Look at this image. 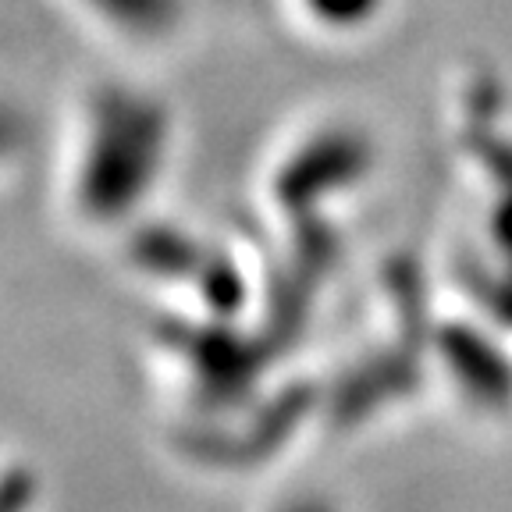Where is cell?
<instances>
[{"instance_id":"obj_2","label":"cell","mask_w":512,"mask_h":512,"mask_svg":"<svg viewBox=\"0 0 512 512\" xmlns=\"http://www.w3.org/2000/svg\"><path fill=\"white\" fill-rule=\"evenodd\" d=\"M370 168V146L352 128H324L310 136L281 164L274 178L278 203L288 210H310L328 192L349 189Z\"/></svg>"},{"instance_id":"obj_5","label":"cell","mask_w":512,"mask_h":512,"mask_svg":"<svg viewBox=\"0 0 512 512\" xmlns=\"http://www.w3.org/2000/svg\"><path fill=\"white\" fill-rule=\"evenodd\" d=\"M139 256H146V264H157L164 271H182L189 264V242L178 232H146L139 235Z\"/></svg>"},{"instance_id":"obj_3","label":"cell","mask_w":512,"mask_h":512,"mask_svg":"<svg viewBox=\"0 0 512 512\" xmlns=\"http://www.w3.org/2000/svg\"><path fill=\"white\" fill-rule=\"evenodd\" d=\"M82 4L136 40L168 36L182 18V0H82Z\"/></svg>"},{"instance_id":"obj_4","label":"cell","mask_w":512,"mask_h":512,"mask_svg":"<svg viewBox=\"0 0 512 512\" xmlns=\"http://www.w3.org/2000/svg\"><path fill=\"white\" fill-rule=\"evenodd\" d=\"M384 0H303V8L328 29H360L381 11Z\"/></svg>"},{"instance_id":"obj_1","label":"cell","mask_w":512,"mask_h":512,"mask_svg":"<svg viewBox=\"0 0 512 512\" xmlns=\"http://www.w3.org/2000/svg\"><path fill=\"white\" fill-rule=\"evenodd\" d=\"M171 146V114L157 96L107 86L93 96L75 168V200L93 221H121L150 196Z\"/></svg>"},{"instance_id":"obj_6","label":"cell","mask_w":512,"mask_h":512,"mask_svg":"<svg viewBox=\"0 0 512 512\" xmlns=\"http://www.w3.org/2000/svg\"><path fill=\"white\" fill-rule=\"evenodd\" d=\"M15 139H18V136L8 128V121L0 118V160L8 157V150H11V146H15Z\"/></svg>"}]
</instances>
